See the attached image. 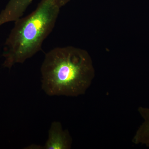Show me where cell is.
Segmentation results:
<instances>
[{
  "label": "cell",
  "instance_id": "2",
  "mask_svg": "<svg viewBox=\"0 0 149 149\" xmlns=\"http://www.w3.org/2000/svg\"><path fill=\"white\" fill-rule=\"evenodd\" d=\"M60 8L55 0H41L32 13L15 22L5 44L4 67L10 69L16 63H24L40 51L54 27Z\"/></svg>",
  "mask_w": 149,
  "mask_h": 149
},
{
  "label": "cell",
  "instance_id": "3",
  "mask_svg": "<svg viewBox=\"0 0 149 149\" xmlns=\"http://www.w3.org/2000/svg\"><path fill=\"white\" fill-rule=\"evenodd\" d=\"M72 140L69 131L64 130L61 123L54 121L49 130L48 139L44 149H70L72 147Z\"/></svg>",
  "mask_w": 149,
  "mask_h": 149
},
{
  "label": "cell",
  "instance_id": "5",
  "mask_svg": "<svg viewBox=\"0 0 149 149\" xmlns=\"http://www.w3.org/2000/svg\"><path fill=\"white\" fill-rule=\"evenodd\" d=\"M138 111L144 121L137 129L132 142L149 147V108L139 107Z\"/></svg>",
  "mask_w": 149,
  "mask_h": 149
},
{
  "label": "cell",
  "instance_id": "6",
  "mask_svg": "<svg viewBox=\"0 0 149 149\" xmlns=\"http://www.w3.org/2000/svg\"><path fill=\"white\" fill-rule=\"evenodd\" d=\"M56 2L60 8L67 4L70 0H55Z\"/></svg>",
  "mask_w": 149,
  "mask_h": 149
},
{
  "label": "cell",
  "instance_id": "1",
  "mask_svg": "<svg viewBox=\"0 0 149 149\" xmlns=\"http://www.w3.org/2000/svg\"><path fill=\"white\" fill-rule=\"evenodd\" d=\"M41 72L42 89L50 96L84 95L95 76L89 53L71 46L54 48L48 52Z\"/></svg>",
  "mask_w": 149,
  "mask_h": 149
},
{
  "label": "cell",
  "instance_id": "4",
  "mask_svg": "<svg viewBox=\"0 0 149 149\" xmlns=\"http://www.w3.org/2000/svg\"><path fill=\"white\" fill-rule=\"evenodd\" d=\"M32 2V0H9L0 13V26L21 18Z\"/></svg>",
  "mask_w": 149,
  "mask_h": 149
}]
</instances>
